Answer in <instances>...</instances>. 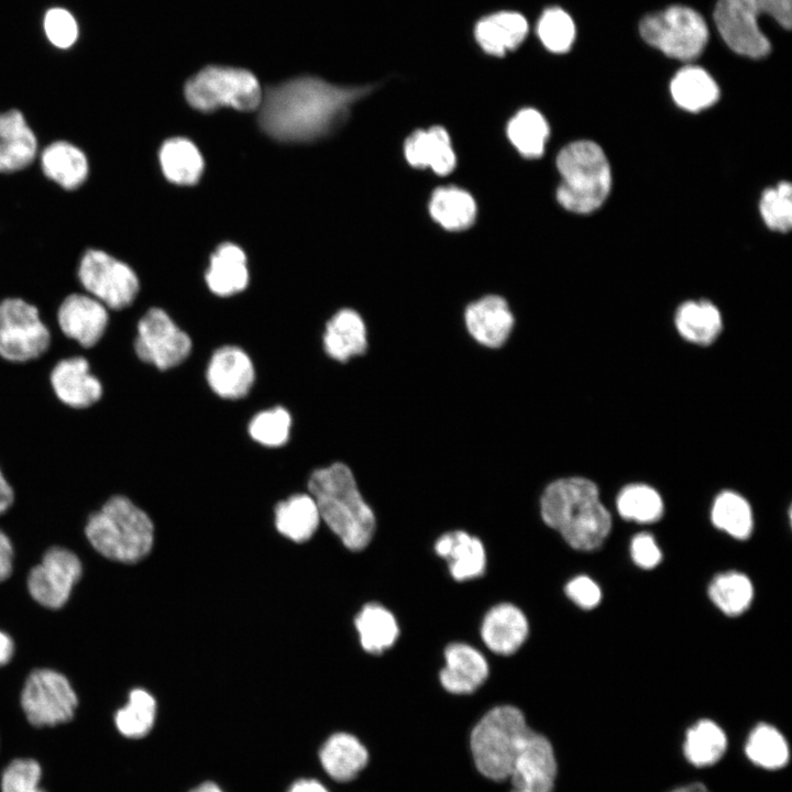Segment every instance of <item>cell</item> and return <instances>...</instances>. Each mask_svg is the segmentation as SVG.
Segmentation results:
<instances>
[{"instance_id": "ffe728a7", "label": "cell", "mask_w": 792, "mask_h": 792, "mask_svg": "<svg viewBox=\"0 0 792 792\" xmlns=\"http://www.w3.org/2000/svg\"><path fill=\"white\" fill-rule=\"evenodd\" d=\"M529 631L525 614L510 603L493 606L484 616L481 637L490 650L509 656L525 642Z\"/></svg>"}, {"instance_id": "f6af8a7d", "label": "cell", "mask_w": 792, "mask_h": 792, "mask_svg": "<svg viewBox=\"0 0 792 792\" xmlns=\"http://www.w3.org/2000/svg\"><path fill=\"white\" fill-rule=\"evenodd\" d=\"M760 215L771 230L788 232L792 227V186L781 182L776 187L763 191L760 204Z\"/></svg>"}, {"instance_id": "8992f818", "label": "cell", "mask_w": 792, "mask_h": 792, "mask_svg": "<svg viewBox=\"0 0 792 792\" xmlns=\"http://www.w3.org/2000/svg\"><path fill=\"white\" fill-rule=\"evenodd\" d=\"M531 733L519 708L503 705L488 711L470 737L472 756L479 771L494 781L509 778L514 761Z\"/></svg>"}, {"instance_id": "277c9868", "label": "cell", "mask_w": 792, "mask_h": 792, "mask_svg": "<svg viewBox=\"0 0 792 792\" xmlns=\"http://www.w3.org/2000/svg\"><path fill=\"white\" fill-rule=\"evenodd\" d=\"M85 534L95 550L107 559L136 563L152 549L154 525L129 498L116 495L89 516Z\"/></svg>"}, {"instance_id": "f1b7e54d", "label": "cell", "mask_w": 792, "mask_h": 792, "mask_svg": "<svg viewBox=\"0 0 792 792\" xmlns=\"http://www.w3.org/2000/svg\"><path fill=\"white\" fill-rule=\"evenodd\" d=\"M321 518L310 494H295L275 507V526L279 534L295 542H305L316 532Z\"/></svg>"}, {"instance_id": "816d5d0a", "label": "cell", "mask_w": 792, "mask_h": 792, "mask_svg": "<svg viewBox=\"0 0 792 792\" xmlns=\"http://www.w3.org/2000/svg\"><path fill=\"white\" fill-rule=\"evenodd\" d=\"M14 653V644L9 635L0 630V667L7 664Z\"/></svg>"}, {"instance_id": "5b68a950", "label": "cell", "mask_w": 792, "mask_h": 792, "mask_svg": "<svg viewBox=\"0 0 792 792\" xmlns=\"http://www.w3.org/2000/svg\"><path fill=\"white\" fill-rule=\"evenodd\" d=\"M561 183L557 200L566 210L590 213L600 208L612 186L608 160L598 144L575 141L565 145L557 156Z\"/></svg>"}, {"instance_id": "8d00e7d4", "label": "cell", "mask_w": 792, "mask_h": 792, "mask_svg": "<svg viewBox=\"0 0 792 792\" xmlns=\"http://www.w3.org/2000/svg\"><path fill=\"white\" fill-rule=\"evenodd\" d=\"M727 738L713 721L701 719L685 735L683 751L693 766L707 767L716 763L725 754Z\"/></svg>"}, {"instance_id": "d4e9b609", "label": "cell", "mask_w": 792, "mask_h": 792, "mask_svg": "<svg viewBox=\"0 0 792 792\" xmlns=\"http://www.w3.org/2000/svg\"><path fill=\"white\" fill-rule=\"evenodd\" d=\"M527 33V20L513 11H501L482 18L474 31L475 40L482 50L498 57L516 50Z\"/></svg>"}, {"instance_id": "52a82bcc", "label": "cell", "mask_w": 792, "mask_h": 792, "mask_svg": "<svg viewBox=\"0 0 792 792\" xmlns=\"http://www.w3.org/2000/svg\"><path fill=\"white\" fill-rule=\"evenodd\" d=\"M761 14H769L781 26L790 29L792 0H718L714 20L719 34L734 52L760 58L770 52V42L758 25Z\"/></svg>"}, {"instance_id": "d6a6232c", "label": "cell", "mask_w": 792, "mask_h": 792, "mask_svg": "<svg viewBox=\"0 0 792 792\" xmlns=\"http://www.w3.org/2000/svg\"><path fill=\"white\" fill-rule=\"evenodd\" d=\"M41 160L45 175L66 189L77 188L88 175L85 154L78 147L64 141L48 145Z\"/></svg>"}, {"instance_id": "9a60e30c", "label": "cell", "mask_w": 792, "mask_h": 792, "mask_svg": "<svg viewBox=\"0 0 792 792\" xmlns=\"http://www.w3.org/2000/svg\"><path fill=\"white\" fill-rule=\"evenodd\" d=\"M556 776L557 762L550 741L532 730L514 761L510 792H552Z\"/></svg>"}, {"instance_id": "d6986e66", "label": "cell", "mask_w": 792, "mask_h": 792, "mask_svg": "<svg viewBox=\"0 0 792 792\" xmlns=\"http://www.w3.org/2000/svg\"><path fill=\"white\" fill-rule=\"evenodd\" d=\"M446 666L440 671L442 686L453 694H469L488 675L485 657L468 644H450L444 650Z\"/></svg>"}, {"instance_id": "6da1fadb", "label": "cell", "mask_w": 792, "mask_h": 792, "mask_svg": "<svg viewBox=\"0 0 792 792\" xmlns=\"http://www.w3.org/2000/svg\"><path fill=\"white\" fill-rule=\"evenodd\" d=\"M374 86H338L315 76H300L268 87L258 107V122L271 138L288 143L311 142L341 127L351 107Z\"/></svg>"}, {"instance_id": "9f6ffc18", "label": "cell", "mask_w": 792, "mask_h": 792, "mask_svg": "<svg viewBox=\"0 0 792 792\" xmlns=\"http://www.w3.org/2000/svg\"><path fill=\"white\" fill-rule=\"evenodd\" d=\"M191 792H222L220 788L212 783V782H206L194 789Z\"/></svg>"}, {"instance_id": "f5cc1de1", "label": "cell", "mask_w": 792, "mask_h": 792, "mask_svg": "<svg viewBox=\"0 0 792 792\" xmlns=\"http://www.w3.org/2000/svg\"><path fill=\"white\" fill-rule=\"evenodd\" d=\"M13 503V491L0 472V515Z\"/></svg>"}, {"instance_id": "60d3db41", "label": "cell", "mask_w": 792, "mask_h": 792, "mask_svg": "<svg viewBox=\"0 0 792 792\" xmlns=\"http://www.w3.org/2000/svg\"><path fill=\"white\" fill-rule=\"evenodd\" d=\"M156 714L154 697L142 689H134L129 694L124 707L116 714V725L119 732L129 738H141L151 730Z\"/></svg>"}, {"instance_id": "484cf974", "label": "cell", "mask_w": 792, "mask_h": 792, "mask_svg": "<svg viewBox=\"0 0 792 792\" xmlns=\"http://www.w3.org/2000/svg\"><path fill=\"white\" fill-rule=\"evenodd\" d=\"M36 153V139L18 110L0 113V173L26 167Z\"/></svg>"}, {"instance_id": "db71d44e", "label": "cell", "mask_w": 792, "mask_h": 792, "mask_svg": "<svg viewBox=\"0 0 792 792\" xmlns=\"http://www.w3.org/2000/svg\"><path fill=\"white\" fill-rule=\"evenodd\" d=\"M289 792H328L327 789L315 780H300L296 782Z\"/></svg>"}, {"instance_id": "603a6c76", "label": "cell", "mask_w": 792, "mask_h": 792, "mask_svg": "<svg viewBox=\"0 0 792 792\" xmlns=\"http://www.w3.org/2000/svg\"><path fill=\"white\" fill-rule=\"evenodd\" d=\"M436 553L448 561L452 578L466 581L484 574L486 554L482 541L463 530L440 536L435 543Z\"/></svg>"}, {"instance_id": "ba28073f", "label": "cell", "mask_w": 792, "mask_h": 792, "mask_svg": "<svg viewBox=\"0 0 792 792\" xmlns=\"http://www.w3.org/2000/svg\"><path fill=\"white\" fill-rule=\"evenodd\" d=\"M185 97L199 111L209 112L220 107L252 111L258 109L263 90L248 69L208 66L186 82Z\"/></svg>"}, {"instance_id": "74e56055", "label": "cell", "mask_w": 792, "mask_h": 792, "mask_svg": "<svg viewBox=\"0 0 792 792\" xmlns=\"http://www.w3.org/2000/svg\"><path fill=\"white\" fill-rule=\"evenodd\" d=\"M708 596L724 614L737 616L749 607L754 587L748 576L732 571L713 579L708 586Z\"/></svg>"}, {"instance_id": "cb8c5ba5", "label": "cell", "mask_w": 792, "mask_h": 792, "mask_svg": "<svg viewBox=\"0 0 792 792\" xmlns=\"http://www.w3.org/2000/svg\"><path fill=\"white\" fill-rule=\"evenodd\" d=\"M51 380L58 398L72 407H88L102 394L100 382L90 374L84 358L61 361L54 367Z\"/></svg>"}, {"instance_id": "7dc6e473", "label": "cell", "mask_w": 792, "mask_h": 792, "mask_svg": "<svg viewBox=\"0 0 792 792\" xmlns=\"http://www.w3.org/2000/svg\"><path fill=\"white\" fill-rule=\"evenodd\" d=\"M44 31L50 42L59 48L72 46L78 36V26L74 16L61 8L46 12Z\"/></svg>"}, {"instance_id": "3957f363", "label": "cell", "mask_w": 792, "mask_h": 792, "mask_svg": "<svg viewBox=\"0 0 792 792\" xmlns=\"http://www.w3.org/2000/svg\"><path fill=\"white\" fill-rule=\"evenodd\" d=\"M308 490L321 520L349 550L360 551L370 543L376 527L375 515L346 464L334 462L315 470Z\"/></svg>"}, {"instance_id": "4316f807", "label": "cell", "mask_w": 792, "mask_h": 792, "mask_svg": "<svg viewBox=\"0 0 792 792\" xmlns=\"http://www.w3.org/2000/svg\"><path fill=\"white\" fill-rule=\"evenodd\" d=\"M206 283L217 296L228 297L244 290L249 283L246 256L232 243H223L211 255Z\"/></svg>"}, {"instance_id": "d590c367", "label": "cell", "mask_w": 792, "mask_h": 792, "mask_svg": "<svg viewBox=\"0 0 792 792\" xmlns=\"http://www.w3.org/2000/svg\"><path fill=\"white\" fill-rule=\"evenodd\" d=\"M506 132L510 143L524 157L537 158L543 154L550 130L538 110L525 108L509 120Z\"/></svg>"}, {"instance_id": "7a4b0ae2", "label": "cell", "mask_w": 792, "mask_h": 792, "mask_svg": "<svg viewBox=\"0 0 792 792\" xmlns=\"http://www.w3.org/2000/svg\"><path fill=\"white\" fill-rule=\"evenodd\" d=\"M546 525L580 551L598 549L612 529V517L600 499L595 483L585 477H563L550 483L540 497Z\"/></svg>"}, {"instance_id": "30bf717a", "label": "cell", "mask_w": 792, "mask_h": 792, "mask_svg": "<svg viewBox=\"0 0 792 792\" xmlns=\"http://www.w3.org/2000/svg\"><path fill=\"white\" fill-rule=\"evenodd\" d=\"M21 706L33 726H56L74 717L78 698L64 674L41 668L28 675L21 693Z\"/></svg>"}, {"instance_id": "5bb4252c", "label": "cell", "mask_w": 792, "mask_h": 792, "mask_svg": "<svg viewBox=\"0 0 792 792\" xmlns=\"http://www.w3.org/2000/svg\"><path fill=\"white\" fill-rule=\"evenodd\" d=\"M82 574L79 558L63 547H51L28 576L29 593L40 605L57 609L68 601Z\"/></svg>"}, {"instance_id": "f907efd6", "label": "cell", "mask_w": 792, "mask_h": 792, "mask_svg": "<svg viewBox=\"0 0 792 792\" xmlns=\"http://www.w3.org/2000/svg\"><path fill=\"white\" fill-rule=\"evenodd\" d=\"M13 547L9 537L0 530V582L7 580L12 572Z\"/></svg>"}, {"instance_id": "b9f144b4", "label": "cell", "mask_w": 792, "mask_h": 792, "mask_svg": "<svg viewBox=\"0 0 792 792\" xmlns=\"http://www.w3.org/2000/svg\"><path fill=\"white\" fill-rule=\"evenodd\" d=\"M619 515L637 522H653L663 513V503L659 493L646 484H630L617 496Z\"/></svg>"}, {"instance_id": "e575fe53", "label": "cell", "mask_w": 792, "mask_h": 792, "mask_svg": "<svg viewBox=\"0 0 792 792\" xmlns=\"http://www.w3.org/2000/svg\"><path fill=\"white\" fill-rule=\"evenodd\" d=\"M160 162L165 177L178 185L196 184L204 170V160L196 145L184 138L164 142Z\"/></svg>"}, {"instance_id": "7c38bea8", "label": "cell", "mask_w": 792, "mask_h": 792, "mask_svg": "<svg viewBox=\"0 0 792 792\" xmlns=\"http://www.w3.org/2000/svg\"><path fill=\"white\" fill-rule=\"evenodd\" d=\"M193 341L161 308L148 309L138 323L134 350L139 359L158 370L182 364L191 353Z\"/></svg>"}, {"instance_id": "ee69618b", "label": "cell", "mask_w": 792, "mask_h": 792, "mask_svg": "<svg viewBox=\"0 0 792 792\" xmlns=\"http://www.w3.org/2000/svg\"><path fill=\"white\" fill-rule=\"evenodd\" d=\"M537 33L542 44L553 53L568 52L575 37L572 18L560 8H549L541 14Z\"/></svg>"}, {"instance_id": "7402d4cb", "label": "cell", "mask_w": 792, "mask_h": 792, "mask_svg": "<svg viewBox=\"0 0 792 792\" xmlns=\"http://www.w3.org/2000/svg\"><path fill=\"white\" fill-rule=\"evenodd\" d=\"M404 154L413 167L430 168L438 175H447L457 164L450 136L442 127L416 130L405 141Z\"/></svg>"}, {"instance_id": "1f68e13d", "label": "cell", "mask_w": 792, "mask_h": 792, "mask_svg": "<svg viewBox=\"0 0 792 792\" xmlns=\"http://www.w3.org/2000/svg\"><path fill=\"white\" fill-rule=\"evenodd\" d=\"M429 212L442 228L450 231L464 230L475 220L476 202L470 193L460 187H439L431 195Z\"/></svg>"}, {"instance_id": "ab89813d", "label": "cell", "mask_w": 792, "mask_h": 792, "mask_svg": "<svg viewBox=\"0 0 792 792\" xmlns=\"http://www.w3.org/2000/svg\"><path fill=\"white\" fill-rule=\"evenodd\" d=\"M712 521L734 538L746 539L752 530V513L748 502L730 491L721 493L712 507Z\"/></svg>"}, {"instance_id": "e0dca14e", "label": "cell", "mask_w": 792, "mask_h": 792, "mask_svg": "<svg viewBox=\"0 0 792 792\" xmlns=\"http://www.w3.org/2000/svg\"><path fill=\"white\" fill-rule=\"evenodd\" d=\"M463 318L472 339L488 349L503 346L515 326V317L508 302L498 295H487L471 302L465 308Z\"/></svg>"}, {"instance_id": "7bdbcfd3", "label": "cell", "mask_w": 792, "mask_h": 792, "mask_svg": "<svg viewBox=\"0 0 792 792\" xmlns=\"http://www.w3.org/2000/svg\"><path fill=\"white\" fill-rule=\"evenodd\" d=\"M290 429L292 416L282 406L257 413L248 427L249 435L255 442L270 448L285 444L289 439Z\"/></svg>"}, {"instance_id": "4dcf8cb0", "label": "cell", "mask_w": 792, "mask_h": 792, "mask_svg": "<svg viewBox=\"0 0 792 792\" xmlns=\"http://www.w3.org/2000/svg\"><path fill=\"white\" fill-rule=\"evenodd\" d=\"M674 323L685 340L701 345L711 344L723 328L719 310L704 299L683 302L676 309Z\"/></svg>"}, {"instance_id": "f546056e", "label": "cell", "mask_w": 792, "mask_h": 792, "mask_svg": "<svg viewBox=\"0 0 792 792\" xmlns=\"http://www.w3.org/2000/svg\"><path fill=\"white\" fill-rule=\"evenodd\" d=\"M670 90L675 103L691 112L711 107L719 97L715 80L697 66L681 68L672 78Z\"/></svg>"}, {"instance_id": "c3c4849f", "label": "cell", "mask_w": 792, "mask_h": 792, "mask_svg": "<svg viewBox=\"0 0 792 792\" xmlns=\"http://www.w3.org/2000/svg\"><path fill=\"white\" fill-rule=\"evenodd\" d=\"M565 594L582 608H593L601 602V588L588 576L579 575L565 585Z\"/></svg>"}, {"instance_id": "8fae6325", "label": "cell", "mask_w": 792, "mask_h": 792, "mask_svg": "<svg viewBox=\"0 0 792 792\" xmlns=\"http://www.w3.org/2000/svg\"><path fill=\"white\" fill-rule=\"evenodd\" d=\"M51 336L40 320L37 309L22 299L10 298L0 304V355L9 361L24 362L42 355Z\"/></svg>"}, {"instance_id": "44dd1931", "label": "cell", "mask_w": 792, "mask_h": 792, "mask_svg": "<svg viewBox=\"0 0 792 792\" xmlns=\"http://www.w3.org/2000/svg\"><path fill=\"white\" fill-rule=\"evenodd\" d=\"M322 345L329 358L341 363L364 354L369 340L361 315L351 308L338 310L326 323Z\"/></svg>"}, {"instance_id": "f35d334b", "label": "cell", "mask_w": 792, "mask_h": 792, "mask_svg": "<svg viewBox=\"0 0 792 792\" xmlns=\"http://www.w3.org/2000/svg\"><path fill=\"white\" fill-rule=\"evenodd\" d=\"M745 751L757 766L776 770L789 761V746L783 735L773 726L759 724L750 733Z\"/></svg>"}, {"instance_id": "4fadbf2b", "label": "cell", "mask_w": 792, "mask_h": 792, "mask_svg": "<svg viewBox=\"0 0 792 792\" xmlns=\"http://www.w3.org/2000/svg\"><path fill=\"white\" fill-rule=\"evenodd\" d=\"M79 278L89 293L111 309L130 306L140 287L131 267L98 250H89L82 256Z\"/></svg>"}, {"instance_id": "11a10c76", "label": "cell", "mask_w": 792, "mask_h": 792, "mask_svg": "<svg viewBox=\"0 0 792 792\" xmlns=\"http://www.w3.org/2000/svg\"><path fill=\"white\" fill-rule=\"evenodd\" d=\"M671 792H710L703 783H692L674 789Z\"/></svg>"}, {"instance_id": "bcb514c9", "label": "cell", "mask_w": 792, "mask_h": 792, "mask_svg": "<svg viewBox=\"0 0 792 792\" xmlns=\"http://www.w3.org/2000/svg\"><path fill=\"white\" fill-rule=\"evenodd\" d=\"M41 767L33 759H15L4 770L2 792H45L38 788Z\"/></svg>"}, {"instance_id": "83f0119b", "label": "cell", "mask_w": 792, "mask_h": 792, "mask_svg": "<svg viewBox=\"0 0 792 792\" xmlns=\"http://www.w3.org/2000/svg\"><path fill=\"white\" fill-rule=\"evenodd\" d=\"M369 754L358 738L346 733L332 735L320 750V761L337 781L352 780L367 763Z\"/></svg>"}, {"instance_id": "9c48e42d", "label": "cell", "mask_w": 792, "mask_h": 792, "mask_svg": "<svg viewBox=\"0 0 792 792\" xmlns=\"http://www.w3.org/2000/svg\"><path fill=\"white\" fill-rule=\"evenodd\" d=\"M639 31L648 44L681 61L697 57L708 38L707 25L701 14L683 6H672L645 16Z\"/></svg>"}, {"instance_id": "836d02e7", "label": "cell", "mask_w": 792, "mask_h": 792, "mask_svg": "<svg viewBox=\"0 0 792 792\" xmlns=\"http://www.w3.org/2000/svg\"><path fill=\"white\" fill-rule=\"evenodd\" d=\"M362 648L370 653H382L391 648L399 629L394 615L377 603L363 606L354 619Z\"/></svg>"}, {"instance_id": "ac0fdd59", "label": "cell", "mask_w": 792, "mask_h": 792, "mask_svg": "<svg viewBox=\"0 0 792 792\" xmlns=\"http://www.w3.org/2000/svg\"><path fill=\"white\" fill-rule=\"evenodd\" d=\"M57 316L63 332L85 348L99 341L108 323V312L103 304L78 294L70 295L63 301Z\"/></svg>"}, {"instance_id": "681fc988", "label": "cell", "mask_w": 792, "mask_h": 792, "mask_svg": "<svg viewBox=\"0 0 792 792\" xmlns=\"http://www.w3.org/2000/svg\"><path fill=\"white\" fill-rule=\"evenodd\" d=\"M630 554L634 562L642 569H652L661 561V551L649 534L636 535L630 543Z\"/></svg>"}, {"instance_id": "2e32d148", "label": "cell", "mask_w": 792, "mask_h": 792, "mask_svg": "<svg viewBox=\"0 0 792 792\" xmlns=\"http://www.w3.org/2000/svg\"><path fill=\"white\" fill-rule=\"evenodd\" d=\"M206 380L211 391L224 399L245 397L255 382V367L249 354L237 345H223L209 359Z\"/></svg>"}]
</instances>
